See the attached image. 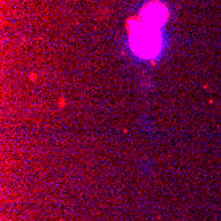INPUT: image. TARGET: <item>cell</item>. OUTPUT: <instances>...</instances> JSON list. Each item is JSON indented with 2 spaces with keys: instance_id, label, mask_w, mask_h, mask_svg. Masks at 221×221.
<instances>
[{
  "instance_id": "obj_1",
  "label": "cell",
  "mask_w": 221,
  "mask_h": 221,
  "mask_svg": "<svg viewBox=\"0 0 221 221\" xmlns=\"http://www.w3.org/2000/svg\"><path fill=\"white\" fill-rule=\"evenodd\" d=\"M136 48L138 52L144 56H151L156 52L158 49V43H156V35L152 32H143L142 35L138 36L136 40Z\"/></svg>"
}]
</instances>
